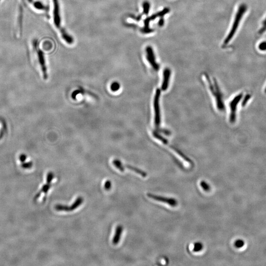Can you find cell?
I'll use <instances>...</instances> for the list:
<instances>
[{"instance_id":"d4e9b609","label":"cell","mask_w":266,"mask_h":266,"mask_svg":"<svg viewBox=\"0 0 266 266\" xmlns=\"http://www.w3.org/2000/svg\"><path fill=\"white\" fill-rule=\"evenodd\" d=\"M243 245V242H242V241H237V242H236L235 243V246L237 247H242Z\"/></svg>"},{"instance_id":"d6986e66","label":"cell","mask_w":266,"mask_h":266,"mask_svg":"<svg viewBox=\"0 0 266 266\" xmlns=\"http://www.w3.org/2000/svg\"><path fill=\"white\" fill-rule=\"evenodd\" d=\"M54 178V174L51 172L48 173L47 175V182L48 184H51Z\"/></svg>"},{"instance_id":"7a4b0ae2","label":"cell","mask_w":266,"mask_h":266,"mask_svg":"<svg viewBox=\"0 0 266 266\" xmlns=\"http://www.w3.org/2000/svg\"><path fill=\"white\" fill-rule=\"evenodd\" d=\"M247 6L245 4H242L240 5L239 8L237 9L236 14L235 15V18H234L233 24L232 26L230 31L229 32V34L227 36L225 39L224 40L223 42V45H226L229 43L231 41L232 39L235 36L237 31L239 25L241 23V20L243 17V16L245 15L246 12L247 11Z\"/></svg>"},{"instance_id":"2e32d148","label":"cell","mask_w":266,"mask_h":266,"mask_svg":"<svg viewBox=\"0 0 266 266\" xmlns=\"http://www.w3.org/2000/svg\"><path fill=\"white\" fill-rule=\"evenodd\" d=\"M200 185L203 189L206 191H209L211 188L210 185L206 182L204 181H202L200 182Z\"/></svg>"},{"instance_id":"ffe728a7","label":"cell","mask_w":266,"mask_h":266,"mask_svg":"<svg viewBox=\"0 0 266 266\" xmlns=\"http://www.w3.org/2000/svg\"><path fill=\"white\" fill-rule=\"evenodd\" d=\"M258 48H259V50L261 51H266V41L261 42V43L259 44V46H258Z\"/></svg>"},{"instance_id":"484cf974","label":"cell","mask_w":266,"mask_h":266,"mask_svg":"<svg viewBox=\"0 0 266 266\" xmlns=\"http://www.w3.org/2000/svg\"><path fill=\"white\" fill-rule=\"evenodd\" d=\"M164 24V19L163 18V17H162L159 21L158 25L159 26H163Z\"/></svg>"},{"instance_id":"44dd1931","label":"cell","mask_w":266,"mask_h":266,"mask_svg":"<svg viewBox=\"0 0 266 266\" xmlns=\"http://www.w3.org/2000/svg\"><path fill=\"white\" fill-rule=\"evenodd\" d=\"M104 189L106 190L109 191L111 189L112 187V182L109 180H107L105 182L104 185Z\"/></svg>"},{"instance_id":"7c38bea8","label":"cell","mask_w":266,"mask_h":266,"mask_svg":"<svg viewBox=\"0 0 266 266\" xmlns=\"http://www.w3.org/2000/svg\"><path fill=\"white\" fill-rule=\"evenodd\" d=\"M51 184H48V183H47L46 184L42 186V189L41 190L40 192H38V194L36 196V197H35V200H37L42 193H44V194H46L48 192L49 189L51 188Z\"/></svg>"},{"instance_id":"83f0119b","label":"cell","mask_w":266,"mask_h":266,"mask_svg":"<svg viewBox=\"0 0 266 266\" xmlns=\"http://www.w3.org/2000/svg\"><path fill=\"white\" fill-rule=\"evenodd\" d=\"M1 1V0H0V1Z\"/></svg>"},{"instance_id":"7402d4cb","label":"cell","mask_w":266,"mask_h":266,"mask_svg":"<svg viewBox=\"0 0 266 266\" xmlns=\"http://www.w3.org/2000/svg\"><path fill=\"white\" fill-rule=\"evenodd\" d=\"M32 162H27V163H23L22 164V167L24 169H29L32 166Z\"/></svg>"},{"instance_id":"ac0fdd59","label":"cell","mask_w":266,"mask_h":266,"mask_svg":"<svg viewBox=\"0 0 266 266\" xmlns=\"http://www.w3.org/2000/svg\"><path fill=\"white\" fill-rule=\"evenodd\" d=\"M266 31V18L263 21L262 26L260 29L259 32V34H263Z\"/></svg>"},{"instance_id":"cb8c5ba5","label":"cell","mask_w":266,"mask_h":266,"mask_svg":"<svg viewBox=\"0 0 266 266\" xmlns=\"http://www.w3.org/2000/svg\"><path fill=\"white\" fill-rule=\"evenodd\" d=\"M26 155L24 154H21L20 156H19V160L22 163H24L25 161L26 160Z\"/></svg>"},{"instance_id":"5b68a950","label":"cell","mask_w":266,"mask_h":266,"mask_svg":"<svg viewBox=\"0 0 266 266\" xmlns=\"http://www.w3.org/2000/svg\"><path fill=\"white\" fill-rule=\"evenodd\" d=\"M146 59L149 63L150 64L152 68L155 71H158L159 69V65L156 62V57L155 55L154 52L152 47L148 46L145 48Z\"/></svg>"},{"instance_id":"277c9868","label":"cell","mask_w":266,"mask_h":266,"mask_svg":"<svg viewBox=\"0 0 266 266\" xmlns=\"http://www.w3.org/2000/svg\"><path fill=\"white\" fill-rule=\"evenodd\" d=\"M169 12H170V10L168 8H165V9L162 10V11H159L158 13L152 15L150 17L145 19V20L144 21V28L142 29V32L145 33V34H148V33H150L152 32L153 31V30L150 29L149 27L150 21L156 19L157 17H163L165 15L169 13Z\"/></svg>"},{"instance_id":"4fadbf2b","label":"cell","mask_w":266,"mask_h":266,"mask_svg":"<svg viewBox=\"0 0 266 266\" xmlns=\"http://www.w3.org/2000/svg\"><path fill=\"white\" fill-rule=\"evenodd\" d=\"M143 13L144 15H148L150 9V4L148 1H144L143 4Z\"/></svg>"},{"instance_id":"8992f818","label":"cell","mask_w":266,"mask_h":266,"mask_svg":"<svg viewBox=\"0 0 266 266\" xmlns=\"http://www.w3.org/2000/svg\"><path fill=\"white\" fill-rule=\"evenodd\" d=\"M83 198L79 197L76 199V201L71 206H67L65 205H57L55 206V209L58 211H72L77 209L78 206L83 202Z\"/></svg>"},{"instance_id":"52a82bcc","label":"cell","mask_w":266,"mask_h":266,"mask_svg":"<svg viewBox=\"0 0 266 266\" xmlns=\"http://www.w3.org/2000/svg\"><path fill=\"white\" fill-rule=\"evenodd\" d=\"M243 94L242 93L239 94V95L236 96L234 99L232 100L230 103L231 114L230 121L231 122L234 123L236 121V111L237 107L239 102L242 99Z\"/></svg>"},{"instance_id":"4316f807","label":"cell","mask_w":266,"mask_h":266,"mask_svg":"<svg viewBox=\"0 0 266 266\" xmlns=\"http://www.w3.org/2000/svg\"><path fill=\"white\" fill-rule=\"evenodd\" d=\"M265 93L266 94V88H265Z\"/></svg>"},{"instance_id":"603a6c76","label":"cell","mask_w":266,"mask_h":266,"mask_svg":"<svg viewBox=\"0 0 266 266\" xmlns=\"http://www.w3.org/2000/svg\"><path fill=\"white\" fill-rule=\"evenodd\" d=\"M251 98V95H249V94H247V95H246V97H245V99H244V101H243V103H242V106H246V104L247 103L248 101H249V100Z\"/></svg>"},{"instance_id":"9c48e42d","label":"cell","mask_w":266,"mask_h":266,"mask_svg":"<svg viewBox=\"0 0 266 266\" xmlns=\"http://www.w3.org/2000/svg\"><path fill=\"white\" fill-rule=\"evenodd\" d=\"M31 6L38 11H47V7L42 2L34 0H28Z\"/></svg>"},{"instance_id":"9a60e30c","label":"cell","mask_w":266,"mask_h":266,"mask_svg":"<svg viewBox=\"0 0 266 266\" xmlns=\"http://www.w3.org/2000/svg\"><path fill=\"white\" fill-rule=\"evenodd\" d=\"M110 88L113 91H117L120 88V84L117 82H114L112 83Z\"/></svg>"},{"instance_id":"ba28073f","label":"cell","mask_w":266,"mask_h":266,"mask_svg":"<svg viewBox=\"0 0 266 266\" xmlns=\"http://www.w3.org/2000/svg\"><path fill=\"white\" fill-rule=\"evenodd\" d=\"M147 196L149 198H151L154 200L165 203L171 206H175L177 205V201L174 198H169L159 196L156 195L152 194L151 193H148Z\"/></svg>"},{"instance_id":"e0dca14e","label":"cell","mask_w":266,"mask_h":266,"mask_svg":"<svg viewBox=\"0 0 266 266\" xmlns=\"http://www.w3.org/2000/svg\"><path fill=\"white\" fill-rule=\"evenodd\" d=\"M203 248V245L200 242L196 243L194 245V247L193 248V251L195 252L200 251Z\"/></svg>"},{"instance_id":"3957f363","label":"cell","mask_w":266,"mask_h":266,"mask_svg":"<svg viewBox=\"0 0 266 266\" xmlns=\"http://www.w3.org/2000/svg\"><path fill=\"white\" fill-rule=\"evenodd\" d=\"M33 49L36 53L37 56L38 60L41 66V70L42 71L43 78L44 79H47L48 74L47 72V67L46 66V59L44 57V53L41 48L38 47V41L37 40H34L33 41Z\"/></svg>"},{"instance_id":"30bf717a","label":"cell","mask_w":266,"mask_h":266,"mask_svg":"<svg viewBox=\"0 0 266 266\" xmlns=\"http://www.w3.org/2000/svg\"><path fill=\"white\" fill-rule=\"evenodd\" d=\"M123 228L121 225L117 226V227H116L115 235H114L113 240V245H117L119 242L121 234L123 232Z\"/></svg>"},{"instance_id":"6da1fadb","label":"cell","mask_w":266,"mask_h":266,"mask_svg":"<svg viewBox=\"0 0 266 266\" xmlns=\"http://www.w3.org/2000/svg\"><path fill=\"white\" fill-rule=\"evenodd\" d=\"M53 22L56 27L60 31L62 37L67 43L69 44L73 42V39L72 36L66 32L64 28L62 27L61 18L60 16V5L58 0H53Z\"/></svg>"},{"instance_id":"8fae6325","label":"cell","mask_w":266,"mask_h":266,"mask_svg":"<svg viewBox=\"0 0 266 266\" xmlns=\"http://www.w3.org/2000/svg\"><path fill=\"white\" fill-rule=\"evenodd\" d=\"M125 167H126L127 169H129L130 170L134 171L135 173L139 174V175H140V176H142V177H145L147 176V174H146V173L143 171L141 170L140 169L136 168V167H133V166L129 165H126L125 166Z\"/></svg>"},{"instance_id":"5bb4252c","label":"cell","mask_w":266,"mask_h":266,"mask_svg":"<svg viewBox=\"0 0 266 266\" xmlns=\"http://www.w3.org/2000/svg\"><path fill=\"white\" fill-rule=\"evenodd\" d=\"M113 164L115 166L116 168L118 169L121 172H123L124 171V167L120 160L115 159L113 161Z\"/></svg>"}]
</instances>
